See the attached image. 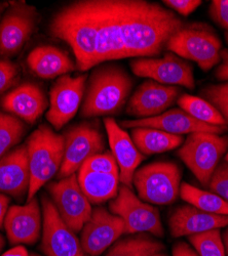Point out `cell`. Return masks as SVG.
<instances>
[{"instance_id": "1", "label": "cell", "mask_w": 228, "mask_h": 256, "mask_svg": "<svg viewBox=\"0 0 228 256\" xmlns=\"http://www.w3.org/2000/svg\"><path fill=\"white\" fill-rule=\"evenodd\" d=\"M127 58L158 56L182 20L170 10L144 0H114Z\"/></svg>"}, {"instance_id": "2", "label": "cell", "mask_w": 228, "mask_h": 256, "mask_svg": "<svg viewBox=\"0 0 228 256\" xmlns=\"http://www.w3.org/2000/svg\"><path fill=\"white\" fill-rule=\"evenodd\" d=\"M50 32L71 46L78 70L88 71L97 66L98 28L90 0L75 2L60 10L52 20Z\"/></svg>"}, {"instance_id": "3", "label": "cell", "mask_w": 228, "mask_h": 256, "mask_svg": "<svg viewBox=\"0 0 228 256\" xmlns=\"http://www.w3.org/2000/svg\"><path fill=\"white\" fill-rule=\"evenodd\" d=\"M132 86L131 77L119 66L107 65L96 69L90 78L81 116L93 118L118 113Z\"/></svg>"}, {"instance_id": "4", "label": "cell", "mask_w": 228, "mask_h": 256, "mask_svg": "<svg viewBox=\"0 0 228 256\" xmlns=\"http://www.w3.org/2000/svg\"><path fill=\"white\" fill-rule=\"evenodd\" d=\"M26 146L30 170L29 202L60 170L64 157V136L54 132L47 125H41L29 136Z\"/></svg>"}, {"instance_id": "5", "label": "cell", "mask_w": 228, "mask_h": 256, "mask_svg": "<svg viewBox=\"0 0 228 256\" xmlns=\"http://www.w3.org/2000/svg\"><path fill=\"white\" fill-rule=\"evenodd\" d=\"M168 50L182 58L195 62L202 71H209L221 60V41L205 24L182 26L168 40Z\"/></svg>"}, {"instance_id": "6", "label": "cell", "mask_w": 228, "mask_h": 256, "mask_svg": "<svg viewBox=\"0 0 228 256\" xmlns=\"http://www.w3.org/2000/svg\"><path fill=\"white\" fill-rule=\"evenodd\" d=\"M133 184L142 201L157 205L171 204L180 195L181 170L173 162H153L137 170Z\"/></svg>"}, {"instance_id": "7", "label": "cell", "mask_w": 228, "mask_h": 256, "mask_svg": "<svg viewBox=\"0 0 228 256\" xmlns=\"http://www.w3.org/2000/svg\"><path fill=\"white\" fill-rule=\"evenodd\" d=\"M228 148V136L209 132L191 134L179 148L178 156L198 182L209 186L220 159Z\"/></svg>"}, {"instance_id": "8", "label": "cell", "mask_w": 228, "mask_h": 256, "mask_svg": "<svg viewBox=\"0 0 228 256\" xmlns=\"http://www.w3.org/2000/svg\"><path fill=\"white\" fill-rule=\"evenodd\" d=\"M109 211L123 220L126 234L150 232L156 237L163 236L158 210L139 199L127 186H119L117 196L109 203Z\"/></svg>"}, {"instance_id": "9", "label": "cell", "mask_w": 228, "mask_h": 256, "mask_svg": "<svg viewBox=\"0 0 228 256\" xmlns=\"http://www.w3.org/2000/svg\"><path fill=\"white\" fill-rule=\"evenodd\" d=\"M104 140L101 132L90 123L71 127L64 136V157L58 178L60 180L75 174L91 157L104 150Z\"/></svg>"}, {"instance_id": "10", "label": "cell", "mask_w": 228, "mask_h": 256, "mask_svg": "<svg viewBox=\"0 0 228 256\" xmlns=\"http://www.w3.org/2000/svg\"><path fill=\"white\" fill-rule=\"evenodd\" d=\"M48 190L62 220L75 234L80 232L91 218L93 210L79 186L77 176L72 174L51 184Z\"/></svg>"}, {"instance_id": "11", "label": "cell", "mask_w": 228, "mask_h": 256, "mask_svg": "<svg viewBox=\"0 0 228 256\" xmlns=\"http://www.w3.org/2000/svg\"><path fill=\"white\" fill-rule=\"evenodd\" d=\"M90 6L98 28L97 65L126 58L114 0H90Z\"/></svg>"}, {"instance_id": "12", "label": "cell", "mask_w": 228, "mask_h": 256, "mask_svg": "<svg viewBox=\"0 0 228 256\" xmlns=\"http://www.w3.org/2000/svg\"><path fill=\"white\" fill-rule=\"evenodd\" d=\"M37 10L26 2H12L0 22V56L11 58L23 48L37 22Z\"/></svg>"}, {"instance_id": "13", "label": "cell", "mask_w": 228, "mask_h": 256, "mask_svg": "<svg viewBox=\"0 0 228 256\" xmlns=\"http://www.w3.org/2000/svg\"><path fill=\"white\" fill-rule=\"evenodd\" d=\"M131 68L135 75L149 78L160 84L194 88L192 67L173 52L165 54L160 58H139L131 62Z\"/></svg>"}, {"instance_id": "14", "label": "cell", "mask_w": 228, "mask_h": 256, "mask_svg": "<svg viewBox=\"0 0 228 256\" xmlns=\"http://www.w3.org/2000/svg\"><path fill=\"white\" fill-rule=\"evenodd\" d=\"M43 242L41 249L47 256H88L75 232L64 222L53 201L43 197Z\"/></svg>"}, {"instance_id": "15", "label": "cell", "mask_w": 228, "mask_h": 256, "mask_svg": "<svg viewBox=\"0 0 228 256\" xmlns=\"http://www.w3.org/2000/svg\"><path fill=\"white\" fill-rule=\"evenodd\" d=\"M87 77V75L76 77L64 75L54 84L50 94L47 119L56 130H61L78 111L84 98Z\"/></svg>"}, {"instance_id": "16", "label": "cell", "mask_w": 228, "mask_h": 256, "mask_svg": "<svg viewBox=\"0 0 228 256\" xmlns=\"http://www.w3.org/2000/svg\"><path fill=\"white\" fill-rule=\"evenodd\" d=\"M122 234H126L123 220L107 209L97 207L81 230L80 244L88 256H99Z\"/></svg>"}, {"instance_id": "17", "label": "cell", "mask_w": 228, "mask_h": 256, "mask_svg": "<svg viewBox=\"0 0 228 256\" xmlns=\"http://www.w3.org/2000/svg\"><path fill=\"white\" fill-rule=\"evenodd\" d=\"M121 126L127 128H153V130H162L171 134H191L196 132H209L221 134L226 132L227 127L214 126L202 123L182 109H172L164 113L139 120L121 121Z\"/></svg>"}, {"instance_id": "18", "label": "cell", "mask_w": 228, "mask_h": 256, "mask_svg": "<svg viewBox=\"0 0 228 256\" xmlns=\"http://www.w3.org/2000/svg\"><path fill=\"white\" fill-rule=\"evenodd\" d=\"M177 86L164 85L153 80L142 83L132 96L127 113L134 117L150 118L165 112L179 98Z\"/></svg>"}, {"instance_id": "19", "label": "cell", "mask_w": 228, "mask_h": 256, "mask_svg": "<svg viewBox=\"0 0 228 256\" xmlns=\"http://www.w3.org/2000/svg\"><path fill=\"white\" fill-rule=\"evenodd\" d=\"M4 226L12 245L34 244L43 228L37 199L33 198L23 206H12L8 210Z\"/></svg>"}, {"instance_id": "20", "label": "cell", "mask_w": 228, "mask_h": 256, "mask_svg": "<svg viewBox=\"0 0 228 256\" xmlns=\"http://www.w3.org/2000/svg\"><path fill=\"white\" fill-rule=\"evenodd\" d=\"M30 170L26 144H21L0 158V193L16 198L28 194Z\"/></svg>"}, {"instance_id": "21", "label": "cell", "mask_w": 228, "mask_h": 256, "mask_svg": "<svg viewBox=\"0 0 228 256\" xmlns=\"http://www.w3.org/2000/svg\"><path fill=\"white\" fill-rule=\"evenodd\" d=\"M104 125L112 155L119 168V180L124 186L131 188L137 167L144 160V156L140 153L130 136L114 119L105 118Z\"/></svg>"}, {"instance_id": "22", "label": "cell", "mask_w": 228, "mask_h": 256, "mask_svg": "<svg viewBox=\"0 0 228 256\" xmlns=\"http://www.w3.org/2000/svg\"><path fill=\"white\" fill-rule=\"evenodd\" d=\"M228 226V216L213 214L191 205L178 207L170 216L169 226L175 238L192 236Z\"/></svg>"}, {"instance_id": "23", "label": "cell", "mask_w": 228, "mask_h": 256, "mask_svg": "<svg viewBox=\"0 0 228 256\" xmlns=\"http://www.w3.org/2000/svg\"><path fill=\"white\" fill-rule=\"evenodd\" d=\"M2 106L16 117L34 124L47 109L48 102L38 85L24 83L5 96Z\"/></svg>"}, {"instance_id": "24", "label": "cell", "mask_w": 228, "mask_h": 256, "mask_svg": "<svg viewBox=\"0 0 228 256\" xmlns=\"http://www.w3.org/2000/svg\"><path fill=\"white\" fill-rule=\"evenodd\" d=\"M27 64L36 76L44 79L64 76L75 69L73 62L67 54L50 46L34 48L27 58Z\"/></svg>"}, {"instance_id": "25", "label": "cell", "mask_w": 228, "mask_h": 256, "mask_svg": "<svg viewBox=\"0 0 228 256\" xmlns=\"http://www.w3.org/2000/svg\"><path fill=\"white\" fill-rule=\"evenodd\" d=\"M77 180L81 190L93 204H100L117 196L118 174H97L78 170Z\"/></svg>"}, {"instance_id": "26", "label": "cell", "mask_w": 228, "mask_h": 256, "mask_svg": "<svg viewBox=\"0 0 228 256\" xmlns=\"http://www.w3.org/2000/svg\"><path fill=\"white\" fill-rule=\"evenodd\" d=\"M133 142L141 154L154 155L177 148L184 142L183 136L171 134L153 128H134Z\"/></svg>"}, {"instance_id": "27", "label": "cell", "mask_w": 228, "mask_h": 256, "mask_svg": "<svg viewBox=\"0 0 228 256\" xmlns=\"http://www.w3.org/2000/svg\"><path fill=\"white\" fill-rule=\"evenodd\" d=\"M180 197L191 206L204 212L228 216V203L213 192H206L183 182L180 186Z\"/></svg>"}, {"instance_id": "28", "label": "cell", "mask_w": 228, "mask_h": 256, "mask_svg": "<svg viewBox=\"0 0 228 256\" xmlns=\"http://www.w3.org/2000/svg\"><path fill=\"white\" fill-rule=\"evenodd\" d=\"M177 102L180 109L202 123L222 127H226L227 125L221 113L204 98L190 94H182Z\"/></svg>"}, {"instance_id": "29", "label": "cell", "mask_w": 228, "mask_h": 256, "mask_svg": "<svg viewBox=\"0 0 228 256\" xmlns=\"http://www.w3.org/2000/svg\"><path fill=\"white\" fill-rule=\"evenodd\" d=\"M163 245L147 237L123 239L114 244L104 256H151L161 252Z\"/></svg>"}, {"instance_id": "30", "label": "cell", "mask_w": 228, "mask_h": 256, "mask_svg": "<svg viewBox=\"0 0 228 256\" xmlns=\"http://www.w3.org/2000/svg\"><path fill=\"white\" fill-rule=\"evenodd\" d=\"M24 132V123L18 117L0 112V158L22 140Z\"/></svg>"}, {"instance_id": "31", "label": "cell", "mask_w": 228, "mask_h": 256, "mask_svg": "<svg viewBox=\"0 0 228 256\" xmlns=\"http://www.w3.org/2000/svg\"><path fill=\"white\" fill-rule=\"evenodd\" d=\"M189 241L198 256H226L219 230H212L189 236Z\"/></svg>"}, {"instance_id": "32", "label": "cell", "mask_w": 228, "mask_h": 256, "mask_svg": "<svg viewBox=\"0 0 228 256\" xmlns=\"http://www.w3.org/2000/svg\"><path fill=\"white\" fill-rule=\"evenodd\" d=\"M202 94L208 102L221 113L228 124V82L210 84L202 90Z\"/></svg>"}, {"instance_id": "33", "label": "cell", "mask_w": 228, "mask_h": 256, "mask_svg": "<svg viewBox=\"0 0 228 256\" xmlns=\"http://www.w3.org/2000/svg\"><path fill=\"white\" fill-rule=\"evenodd\" d=\"M82 172L97 174H118L119 168L112 153L97 154L88 159L79 168Z\"/></svg>"}, {"instance_id": "34", "label": "cell", "mask_w": 228, "mask_h": 256, "mask_svg": "<svg viewBox=\"0 0 228 256\" xmlns=\"http://www.w3.org/2000/svg\"><path fill=\"white\" fill-rule=\"evenodd\" d=\"M210 190L228 203V163L217 166L209 182Z\"/></svg>"}, {"instance_id": "35", "label": "cell", "mask_w": 228, "mask_h": 256, "mask_svg": "<svg viewBox=\"0 0 228 256\" xmlns=\"http://www.w3.org/2000/svg\"><path fill=\"white\" fill-rule=\"evenodd\" d=\"M19 77V66L8 58H0V94L11 88Z\"/></svg>"}, {"instance_id": "36", "label": "cell", "mask_w": 228, "mask_h": 256, "mask_svg": "<svg viewBox=\"0 0 228 256\" xmlns=\"http://www.w3.org/2000/svg\"><path fill=\"white\" fill-rule=\"evenodd\" d=\"M210 16L215 22L228 31V0H214L210 6Z\"/></svg>"}, {"instance_id": "37", "label": "cell", "mask_w": 228, "mask_h": 256, "mask_svg": "<svg viewBox=\"0 0 228 256\" xmlns=\"http://www.w3.org/2000/svg\"><path fill=\"white\" fill-rule=\"evenodd\" d=\"M163 4L178 14L187 16L201 4V2L200 0H164Z\"/></svg>"}, {"instance_id": "38", "label": "cell", "mask_w": 228, "mask_h": 256, "mask_svg": "<svg viewBox=\"0 0 228 256\" xmlns=\"http://www.w3.org/2000/svg\"><path fill=\"white\" fill-rule=\"evenodd\" d=\"M222 62L216 70V77L221 81H228V50H221Z\"/></svg>"}, {"instance_id": "39", "label": "cell", "mask_w": 228, "mask_h": 256, "mask_svg": "<svg viewBox=\"0 0 228 256\" xmlns=\"http://www.w3.org/2000/svg\"><path fill=\"white\" fill-rule=\"evenodd\" d=\"M173 256H198V255L187 244L184 242H179L173 248Z\"/></svg>"}, {"instance_id": "40", "label": "cell", "mask_w": 228, "mask_h": 256, "mask_svg": "<svg viewBox=\"0 0 228 256\" xmlns=\"http://www.w3.org/2000/svg\"><path fill=\"white\" fill-rule=\"evenodd\" d=\"M10 204V199L7 197L5 194L0 193V230H3L4 224H5V218L8 213V208Z\"/></svg>"}, {"instance_id": "41", "label": "cell", "mask_w": 228, "mask_h": 256, "mask_svg": "<svg viewBox=\"0 0 228 256\" xmlns=\"http://www.w3.org/2000/svg\"><path fill=\"white\" fill-rule=\"evenodd\" d=\"M2 256H30V255L24 246L18 245L10 249L6 253H4Z\"/></svg>"}, {"instance_id": "42", "label": "cell", "mask_w": 228, "mask_h": 256, "mask_svg": "<svg viewBox=\"0 0 228 256\" xmlns=\"http://www.w3.org/2000/svg\"><path fill=\"white\" fill-rule=\"evenodd\" d=\"M223 243H224V247H225V252L226 255L228 256V228L224 234V239H223Z\"/></svg>"}, {"instance_id": "43", "label": "cell", "mask_w": 228, "mask_h": 256, "mask_svg": "<svg viewBox=\"0 0 228 256\" xmlns=\"http://www.w3.org/2000/svg\"><path fill=\"white\" fill-rule=\"evenodd\" d=\"M5 244H6V242H5V239H4V237L2 236V234H0V251H2V250L4 249V247H5Z\"/></svg>"}, {"instance_id": "44", "label": "cell", "mask_w": 228, "mask_h": 256, "mask_svg": "<svg viewBox=\"0 0 228 256\" xmlns=\"http://www.w3.org/2000/svg\"><path fill=\"white\" fill-rule=\"evenodd\" d=\"M151 256H168L167 254H163V253H161V252H158V253H155V254H153V255H151Z\"/></svg>"}, {"instance_id": "45", "label": "cell", "mask_w": 228, "mask_h": 256, "mask_svg": "<svg viewBox=\"0 0 228 256\" xmlns=\"http://www.w3.org/2000/svg\"><path fill=\"white\" fill-rule=\"evenodd\" d=\"M3 10H4V6L0 4V16H2V12H3Z\"/></svg>"}, {"instance_id": "46", "label": "cell", "mask_w": 228, "mask_h": 256, "mask_svg": "<svg viewBox=\"0 0 228 256\" xmlns=\"http://www.w3.org/2000/svg\"><path fill=\"white\" fill-rule=\"evenodd\" d=\"M225 162L226 163H228V153L226 154V156H225Z\"/></svg>"}, {"instance_id": "47", "label": "cell", "mask_w": 228, "mask_h": 256, "mask_svg": "<svg viewBox=\"0 0 228 256\" xmlns=\"http://www.w3.org/2000/svg\"><path fill=\"white\" fill-rule=\"evenodd\" d=\"M226 40H227V44H228V33H226Z\"/></svg>"}, {"instance_id": "48", "label": "cell", "mask_w": 228, "mask_h": 256, "mask_svg": "<svg viewBox=\"0 0 228 256\" xmlns=\"http://www.w3.org/2000/svg\"><path fill=\"white\" fill-rule=\"evenodd\" d=\"M30 256H40V255H38V254H32V255H30Z\"/></svg>"}]
</instances>
